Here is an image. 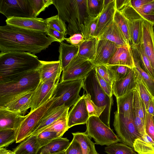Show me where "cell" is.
Returning a JSON list of instances; mask_svg holds the SVG:
<instances>
[{"instance_id": "1", "label": "cell", "mask_w": 154, "mask_h": 154, "mask_svg": "<svg viewBox=\"0 0 154 154\" xmlns=\"http://www.w3.org/2000/svg\"><path fill=\"white\" fill-rule=\"evenodd\" d=\"M47 33L8 24L0 27V51L2 52H27L33 54L46 49L56 39Z\"/></svg>"}, {"instance_id": "2", "label": "cell", "mask_w": 154, "mask_h": 154, "mask_svg": "<svg viewBox=\"0 0 154 154\" xmlns=\"http://www.w3.org/2000/svg\"><path fill=\"white\" fill-rule=\"evenodd\" d=\"M63 21L68 23L67 34L81 33L85 37L87 25L91 19L87 8V0H52Z\"/></svg>"}, {"instance_id": "3", "label": "cell", "mask_w": 154, "mask_h": 154, "mask_svg": "<svg viewBox=\"0 0 154 154\" xmlns=\"http://www.w3.org/2000/svg\"><path fill=\"white\" fill-rule=\"evenodd\" d=\"M41 64L35 54L27 52H1L0 83L37 69Z\"/></svg>"}, {"instance_id": "4", "label": "cell", "mask_w": 154, "mask_h": 154, "mask_svg": "<svg viewBox=\"0 0 154 154\" xmlns=\"http://www.w3.org/2000/svg\"><path fill=\"white\" fill-rule=\"evenodd\" d=\"M40 81L37 70L0 83V107L29 91H35Z\"/></svg>"}, {"instance_id": "5", "label": "cell", "mask_w": 154, "mask_h": 154, "mask_svg": "<svg viewBox=\"0 0 154 154\" xmlns=\"http://www.w3.org/2000/svg\"><path fill=\"white\" fill-rule=\"evenodd\" d=\"M83 88L86 94L90 95L91 100L96 105L100 107H106L99 118L110 127V112L113 102L112 97H109L101 88L97 77L94 67L84 79Z\"/></svg>"}, {"instance_id": "6", "label": "cell", "mask_w": 154, "mask_h": 154, "mask_svg": "<svg viewBox=\"0 0 154 154\" xmlns=\"http://www.w3.org/2000/svg\"><path fill=\"white\" fill-rule=\"evenodd\" d=\"M83 83L84 79L60 82L53 94L58 99L48 110L63 105L69 108L73 105L81 97L79 93Z\"/></svg>"}, {"instance_id": "7", "label": "cell", "mask_w": 154, "mask_h": 154, "mask_svg": "<svg viewBox=\"0 0 154 154\" xmlns=\"http://www.w3.org/2000/svg\"><path fill=\"white\" fill-rule=\"evenodd\" d=\"M86 124L85 132L91 138L94 139L95 144L109 146L113 143L121 142L118 136L99 117L94 116L89 117Z\"/></svg>"}, {"instance_id": "8", "label": "cell", "mask_w": 154, "mask_h": 154, "mask_svg": "<svg viewBox=\"0 0 154 154\" xmlns=\"http://www.w3.org/2000/svg\"><path fill=\"white\" fill-rule=\"evenodd\" d=\"M58 99L53 96L42 105L26 115V118L18 129L16 143L21 142L31 135L51 106Z\"/></svg>"}, {"instance_id": "9", "label": "cell", "mask_w": 154, "mask_h": 154, "mask_svg": "<svg viewBox=\"0 0 154 154\" xmlns=\"http://www.w3.org/2000/svg\"><path fill=\"white\" fill-rule=\"evenodd\" d=\"M113 125L117 135L121 142L133 148L135 140L142 136L135 125L133 116H125L118 113H114Z\"/></svg>"}, {"instance_id": "10", "label": "cell", "mask_w": 154, "mask_h": 154, "mask_svg": "<svg viewBox=\"0 0 154 154\" xmlns=\"http://www.w3.org/2000/svg\"><path fill=\"white\" fill-rule=\"evenodd\" d=\"M0 12L7 19L35 17L29 0H0Z\"/></svg>"}, {"instance_id": "11", "label": "cell", "mask_w": 154, "mask_h": 154, "mask_svg": "<svg viewBox=\"0 0 154 154\" xmlns=\"http://www.w3.org/2000/svg\"><path fill=\"white\" fill-rule=\"evenodd\" d=\"M94 67L92 62L77 55L63 70L60 82L84 79Z\"/></svg>"}, {"instance_id": "12", "label": "cell", "mask_w": 154, "mask_h": 154, "mask_svg": "<svg viewBox=\"0 0 154 154\" xmlns=\"http://www.w3.org/2000/svg\"><path fill=\"white\" fill-rule=\"evenodd\" d=\"M59 81L50 80L44 82L40 81L31 97L30 112L38 108L52 97Z\"/></svg>"}, {"instance_id": "13", "label": "cell", "mask_w": 154, "mask_h": 154, "mask_svg": "<svg viewBox=\"0 0 154 154\" xmlns=\"http://www.w3.org/2000/svg\"><path fill=\"white\" fill-rule=\"evenodd\" d=\"M85 95L73 105L68 113V125L69 128L75 125L86 124L89 117Z\"/></svg>"}, {"instance_id": "14", "label": "cell", "mask_w": 154, "mask_h": 154, "mask_svg": "<svg viewBox=\"0 0 154 154\" xmlns=\"http://www.w3.org/2000/svg\"><path fill=\"white\" fill-rule=\"evenodd\" d=\"M118 47L109 40L98 39L95 56L92 62L94 65H107Z\"/></svg>"}, {"instance_id": "15", "label": "cell", "mask_w": 154, "mask_h": 154, "mask_svg": "<svg viewBox=\"0 0 154 154\" xmlns=\"http://www.w3.org/2000/svg\"><path fill=\"white\" fill-rule=\"evenodd\" d=\"M7 24L27 29L47 33L48 28L45 20L42 18L11 17L7 19Z\"/></svg>"}, {"instance_id": "16", "label": "cell", "mask_w": 154, "mask_h": 154, "mask_svg": "<svg viewBox=\"0 0 154 154\" xmlns=\"http://www.w3.org/2000/svg\"><path fill=\"white\" fill-rule=\"evenodd\" d=\"M154 25L143 20L142 24L141 43L145 54L148 58L152 68L154 69Z\"/></svg>"}, {"instance_id": "17", "label": "cell", "mask_w": 154, "mask_h": 154, "mask_svg": "<svg viewBox=\"0 0 154 154\" xmlns=\"http://www.w3.org/2000/svg\"><path fill=\"white\" fill-rule=\"evenodd\" d=\"M69 108L64 105L48 110L34 130L31 135L37 136L61 117L68 114Z\"/></svg>"}, {"instance_id": "18", "label": "cell", "mask_w": 154, "mask_h": 154, "mask_svg": "<svg viewBox=\"0 0 154 154\" xmlns=\"http://www.w3.org/2000/svg\"><path fill=\"white\" fill-rule=\"evenodd\" d=\"M41 62L37 69L40 75V82H44L50 80H59L63 71L61 63L59 60L52 61L41 60Z\"/></svg>"}, {"instance_id": "19", "label": "cell", "mask_w": 154, "mask_h": 154, "mask_svg": "<svg viewBox=\"0 0 154 154\" xmlns=\"http://www.w3.org/2000/svg\"><path fill=\"white\" fill-rule=\"evenodd\" d=\"M26 116L18 112L0 108V130L12 129L18 130Z\"/></svg>"}, {"instance_id": "20", "label": "cell", "mask_w": 154, "mask_h": 154, "mask_svg": "<svg viewBox=\"0 0 154 154\" xmlns=\"http://www.w3.org/2000/svg\"><path fill=\"white\" fill-rule=\"evenodd\" d=\"M136 80L133 68L125 77L114 82L113 94L116 98L121 97L136 88Z\"/></svg>"}, {"instance_id": "21", "label": "cell", "mask_w": 154, "mask_h": 154, "mask_svg": "<svg viewBox=\"0 0 154 154\" xmlns=\"http://www.w3.org/2000/svg\"><path fill=\"white\" fill-rule=\"evenodd\" d=\"M108 65H119L135 67L131 44L118 47Z\"/></svg>"}, {"instance_id": "22", "label": "cell", "mask_w": 154, "mask_h": 154, "mask_svg": "<svg viewBox=\"0 0 154 154\" xmlns=\"http://www.w3.org/2000/svg\"><path fill=\"white\" fill-rule=\"evenodd\" d=\"M97 38L98 39L109 40L115 43L118 47L130 44L114 20L104 29Z\"/></svg>"}, {"instance_id": "23", "label": "cell", "mask_w": 154, "mask_h": 154, "mask_svg": "<svg viewBox=\"0 0 154 154\" xmlns=\"http://www.w3.org/2000/svg\"><path fill=\"white\" fill-rule=\"evenodd\" d=\"M34 91H29L16 97L0 108L18 112L23 116L30 108L31 98Z\"/></svg>"}, {"instance_id": "24", "label": "cell", "mask_w": 154, "mask_h": 154, "mask_svg": "<svg viewBox=\"0 0 154 154\" xmlns=\"http://www.w3.org/2000/svg\"><path fill=\"white\" fill-rule=\"evenodd\" d=\"M135 67L133 68L136 75L142 81L152 95L154 97V79L142 67L136 47L131 45Z\"/></svg>"}, {"instance_id": "25", "label": "cell", "mask_w": 154, "mask_h": 154, "mask_svg": "<svg viewBox=\"0 0 154 154\" xmlns=\"http://www.w3.org/2000/svg\"><path fill=\"white\" fill-rule=\"evenodd\" d=\"M116 10L115 0H112L103 10L100 15L94 37L97 38L104 29L113 20Z\"/></svg>"}, {"instance_id": "26", "label": "cell", "mask_w": 154, "mask_h": 154, "mask_svg": "<svg viewBox=\"0 0 154 154\" xmlns=\"http://www.w3.org/2000/svg\"><path fill=\"white\" fill-rule=\"evenodd\" d=\"M59 48V60L61 63L63 71L77 55L79 48L62 42L60 43Z\"/></svg>"}, {"instance_id": "27", "label": "cell", "mask_w": 154, "mask_h": 154, "mask_svg": "<svg viewBox=\"0 0 154 154\" xmlns=\"http://www.w3.org/2000/svg\"><path fill=\"white\" fill-rule=\"evenodd\" d=\"M134 89L129 91L121 97L116 98L117 111L118 113L125 116L129 117L133 116V103Z\"/></svg>"}, {"instance_id": "28", "label": "cell", "mask_w": 154, "mask_h": 154, "mask_svg": "<svg viewBox=\"0 0 154 154\" xmlns=\"http://www.w3.org/2000/svg\"><path fill=\"white\" fill-rule=\"evenodd\" d=\"M97 41V38L95 37L85 39L79 47L77 55L92 62L95 56Z\"/></svg>"}, {"instance_id": "29", "label": "cell", "mask_w": 154, "mask_h": 154, "mask_svg": "<svg viewBox=\"0 0 154 154\" xmlns=\"http://www.w3.org/2000/svg\"><path fill=\"white\" fill-rule=\"evenodd\" d=\"M70 142L67 138H57L40 148L37 154H54L66 150Z\"/></svg>"}, {"instance_id": "30", "label": "cell", "mask_w": 154, "mask_h": 154, "mask_svg": "<svg viewBox=\"0 0 154 154\" xmlns=\"http://www.w3.org/2000/svg\"><path fill=\"white\" fill-rule=\"evenodd\" d=\"M40 147L37 136L31 135L13 150L15 154H37Z\"/></svg>"}, {"instance_id": "31", "label": "cell", "mask_w": 154, "mask_h": 154, "mask_svg": "<svg viewBox=\"0 0 154 154\" xmlns=\"http://www.w3.org/2000/svg\"><path fill=\"white\" fill-rule=\"evenodd\" d=\"M133 149L138 154H153L154 141L145 131L143 136L135 140Z\"/></svg>"}, {"instance_id": "32", "label": "cell", "mask_w": 154, "mask_h": 154, "mask_svg": "<svg viewBox=\"0 0 154 154\" xmlns=\"http://www.w3.org/2000/svg\"><path fill=\"white\" fill-rule=\"evenodd\" d=\"M74 138L80 144L83 154H99L95 144L85 132H77L72 133Z\"/></svg>"}, {"instance_id": "33", "label": "cell", "mask_w": 154, "mask_h": 154, "mask_svg": "<svg viewBox=\"0 0 154 154\" xmlns=\"http://www.w3.org/2000/svg\"><path fill=\"white\" fill-rule=\"evenodd\" d=\"M143 20H128L131 45L136 47L141 43L142 24Z\"/></svg>"}, {"instance_id": "34", "label": "cell", "mask_w": 154, "mask_h": 154, "mask_svg": "<svg viewBox=\"0 0 154 154\" xmlns=\"http://www.w3.org/2000/svg\"><path fill=\"white\" fill-rule=\"evenodd\" d=\"M130 0L119 11L128 20L143 19L147 20L154 25V16L141 14L131 5Z\"/></svg>"}, {"instance_id": "35", "label": "cell", "mask_w": 154, "mask_h": 154, "mask_svg": "<svg viewBox=\"0 0 154 154\" xmlns=\"http://www.w3.org/2000/svg\"><path fill=\"white\" fill-rule=\"evenodd\" d=\"M106 65L110 77L113 83L126 76L133 69L123 65Z\"/></svg>"}, {"instance_id": "36", "label": "cell", "mask_w": 154, "mask_h": 154, "mask_svg": "<svg viewBox=\"0 0 154 154\" xmlns=\"http://www.w3.org/2000/svg\"><path fill=\"white\" fill-rule=\"evenodd\" d=\"M107 154H138L134 149L123 143H116L105 147Z\"/></svg>"}, {"instance_id": "37", "label": "cell", "mask_w": 154, "mask_h": 154, "mask_svg": "<svg viewBox=\"0 0 154 154\" xmlns=\"http://www.w3.org/2000/svg\"><path fill=\"white\" fill-rule=\"evenodd\" d=\"M114 20L118 25L127 40L130 43L131 41L128 19L121 12L116 10L114 16Z\"/></svg>"}, {"instance_id": "38", "label": "cell", "mask_w": 154, "mask_h": 154, "mask_svg": "<svg viewBox=\"0 0 154 154\" xmlns=\"http://www.w3.org/2000/svg\"><path fill=\"white\" fill-rule=\"evenodd\" d=\"M68 116L67 115L61 117L44 131H54L60 137H62L69 129L68 125Z\"/></svg>"}, {"instance_id": "39", "label": "cell", "mask_w": 154, "mask_h": 154, "mask_svg": "<svg viewBox=\"0 0 154 154\" xmlns=\"http://www.w3.org/2000/svg\"><path fill=\"white\" fill-rule=\"evenodd\" d=\"M18 130H0V148H5L16 141Z\"/></svg>"}, {"instance_id": "40", "label": "cell", "mask_w": 154, "mask_h": 154, "mask_svg": "<svg viewBox=\"0 0 154 154\" xmlns=\"http://www.w3.org/2000/svg\"><path fill=\"white\" fill-rule=\"evenodd\" d=\"M136 48L142 67L146 72L154 79V69L152 68L148 58L145 54L142 43Z\"/></svg>"}, {"instance_id": "41", "label": "cell", "mask_w": 154, "mask_h": 154, "mask_svg": "<svg viewBox=\"0 0 154 154\" xmlns=\"http://www.w3.org/2000/svg\"><path fill=\"white\" fill-rule=\"evenodd\" d=\"M45 20L48 28L57 30L66 36L67 34L66 25L65 22L60 18L58 15Z\"/></svg>"}, {"instance_id": "42", "label": "cell", "mask_w": 154, "mask_h": 154, "mask_svg": "<svg viewBox=\"0 0 154 154\" xmlns=\"http://www.w3.org/2000/svg\"><path fill=\"white\" fill-rule=\"evenodd\" d=\"M133 107V110L142 119L145 124L146 113V109L145 104L141 99L136 88L134 90Z\"/></svg>"}, {"instance_id": "43", "label": "cell", "mask_w": 154, "mask_h": 154, "mask_svg": "<svg viewBox=\"0 0 154 154\" xmlns=\"http://www.w3.org/2000/svg\"><path fill=\"white\" fill-rule=\"evenodd\" d=\"M136 88L140 97L145 104L146 110L147 109L150 101L154 99V97L151 94L141 80L136 75Z\"/></svg>"}, {"instance_id": "44", "label": "cell", "mask_w": 154, "mask_h": 154, "mask_svg": "<svg viewBox=\"0 0 154 154\" xmlns=\"http://www.w3.org/2000/svg\"><path fill=\"white\" fill-rule=\"evenodd\" d=\"M104 0H87V8L89 15L94 18L99 15L103 9Z\"/></svg>"}, {"instance_id": "45", "label": "cell", "mask_w": 154, "mask_h": 154, "mask_svg": "<svg viewBox=\"0 0 154 154\" xmlns=\"http://www.w3.org/2000/svg\"><path fill=\"white\" fill-rule=\"evenodd\" d=\"M84 98L89 117L94 116L99 117L106 108L105 106L98 107L96 105L91 99L88 94H85Z\"/></svg>"}, {"instance_id": "46", "label": "cell", "mask_w": 154, "mask_h": 154, "mask_svg": "<svg viewBox=\"0 0 154 154\" xmlns=\"http://www.w3.org/2000/svg\"><path fill=\"white\" fill-rule=\"evenodd\" d=\"M36 136L40 148L60 137L56 132L49 131H43Z\"/></svg>"}, {"instance_id": "47", "label": "cell", "mask_w": 154, "mask_h": 154, "mask_svg": "<svg viewBox=\"0 0 154 154\" xmlns=\"http://www.w3.org/2000/svg\"><path fill=\"white\" fill-rule=\"evenodd\" d=\"M35 17L45 10L46 8L53 4L52 0H29Z\"/></svg>"}, {"instance_id": "48", "label": "cell", "mask_w": 154, "mask_h": 154, "mask_svg": "<svg viewBox=\"0 0 154 154\" xmlns=\"http://www.w3.org/2000/svg\"><path fill=\"white\" fill-rule=\"evenodd\" d=\"M100 15L95 18H91L88 23L86 30L85 39L94 37Z\"/></svg>"}, {"instance_id": "49", "label": "cell", "mask_w": 154, "mask_h": 154, "mask_svg": "<svg viewBox=\"0 0 154 154\" xmlns=\"http://www.w3.org/2000/svg\"><path fill=\"white\" fill-rule=\"evenodd\" d=\"M94 68L96 71L103 79L112 86L113 82L110 77L106 65L95 66Z\"/></svg>"}, {"instance_id": "50", "label": "cell", "mask_w": 154, "mask_h": 154, "mask_svg": "<svg viewBox=\"0 0 154 154\" xmlns=\"http://www.w3.org/2000/svg\"><path fill=\"white\" fill-rule=\"evenodd\" d=\"M146 133L154 141V124L152 116L146 112L145 121Z\"/></svg>"}, {"instance_id": "51", "label": "cell", "mask_w": 154, "mask_h": 154, "mask_svg": "<svg viewBox=\"0 0 154 154\" xmlns=\"http://www.w3.org/2000/svg\"><path fill=\"white\" fill-rule=\"evenodd\" d=\"M96 75L101 88L109 97H112L113 94L112 86L103 79L96 71Z\"/></svg>"}, {"instance_id": "52", "label": "cell", "mask_w": 154, "mask_h": 154, "mask_svg": "<svg viewBox=\"0 0 154 154\" xmlns=\"http://www.w3.org/2000/svg\"><path fill=\"white\" fill-rule=\"evenodd\" d=\"M85 39L81 33L75 34L68 38H66L65 40L71 45L79 47L83 42Z\"/></svg>"}, {"instance_id": "53", "label": "cell", "mask_w": 154, "mask_h": 154, "mask_svg": "<svg viewBox=\"0 0 154 154\" xmlns=\"http://www.w3.org/2000/svg\"><path fill=\"white\" fill-rule=\"evenodd\" d=\"M65 152L66 154H83L80 144L73 138Z\"/></svg>"}, {"instance_id": "54", "label": "cell", "mask_w": 154, "mask_h": 154, "mask_svg": "<svg viewBox=\"0 0 154 154\" xmlns=\"http://www.w3.org/2000/svg\"><path fill=\"white\" fill-rule=\"evenodd\" d=\"M134 121L135 126L139 133L142 137L146 131L145 124L142 119L133 110Z\"/></svg>"}, {"instance_id": "55", "label": "cell", "mask_w": 154, "mask_h": 154, "mask_svg": "<svg viewBox=\"0 0 154 154\" xmlns=\"http://www.w3.org/2000/svg\"><path fill=\"white\" fill-rule=\"evenodd\" d=\"M135 9L141 14L154 16V0L140 8Z\"/></svg>"}, {"instance_id": "56", "label": "cell", "mask_w": 154, "mask_h": 154, "mask_svg": "<svg viewBox=\"0 0 154 154\" xmlns=\"http://www.w3.org/2000/svg\"><path fill=\"white\" fill-rule=\"evenodd\" d=\"M47 34L50 37L57 40L58 42L61 43L65 40L64 35L62 33L54 29L48 28Z\"/></svg>"}, {"instance_id": "57", "label": "cell", "mask_w": 154, "mask_h": 154, "mask_svg": "<svg viewBox=\"0 0 154 154\" xmlns=\"http://www.w3.org/2000/svg\"><path fill=\"white\" fill-rule=\"evenodd\" d=\"M152 1L153 0H130V3L134 8L136 9L141 8L145 5Z\"/></svg>"}, {"instance_id": "58", "label": "cell", "mask_w": 154, "mask_h": 154, "mask_svg": "<svg viewBox=\"0 0 154 154\" xmlns=\"http://www.w3.org/2000/svg\"><path fill=\"white\" fill-rule=\"evenodd\" d=\"M129 1V0H115L116 10L119 11Z\"/></svg>"}, {"instance_id": "59", "label": "cell", "mask_w": 154, "mask_h": 154, "mask_svg": "<svg viewBox=\"0 0 154 154\" xmlns=\"http://www.w3.org/2000/svg\"><path fill=\"white\" fill-rule=\"evenodd\" d=\"M146 111L152 116H154V99L150 101Z\"/></svg>"}, {"instance_id": "60", "label": "cell", "mask_w": 154, "mask_h": 154, "mask_svg": "<svg viewBox=\"0 0 154 154\" xmlns=\"http://www.w3.org/2000/svg\"><path fill=\"white\" fill-rule=\"evenodd\" d=\"M0 154H15L13 151L8 150L5 148H0Z\"/></svg>"}, {"instance_id": "61", "label": "cell", "mask_w": 154, "mask_h": 154, "mask_svg": "<svg viewBox=\"0 0 154 154\" xmlns=\"http://www.w3.org/2000/svg\"><path fill=\"white\" fill-rule=\"evenodd\" d=\"M65 151L66 150H65L64 151H62L61 152H60L57 153H55V154H66V152H65Z\"/></svg>"}, {"instance_id": "62", "label": "cell", "mask_w": 154, "mask_h": 154, "mask_svg": "<svg viewBox=\"0 0 154 154\" xmlns=\"http://www.w3.org/2000/svg\"><path fill=\"white\" fill-rule=\"evenodd\" d=\"M152 119H153V123L154 124V116H152Z\"/></svg>"}, {"instance_id": "63", "label": "cell", "mask_w": 154, "mask_h": 154, "mask_svg": "<svg viewBox=\"0 0 154 154\" xmlns=\"http://www.w3.org/2000/svg\"><path fill=\"white\" fill-rule=\"evenodd\" d=\"M39 154H42V153H41Z\"/></svg>"}, {"instance_id": "64", "label": "cell", "mask_w": 154, "mask_h": 154, "mask_svg": "<svg viewBox=\"0 0 154 154\" xmlns=\"http://www.w3.org/2000/svg\"></svg>"}]
</instances>
